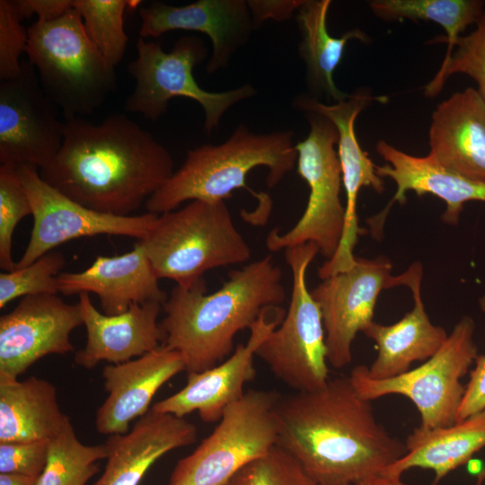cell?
Listing matches in <instances>:
<instances>
[{
  "instance_id": "obj_1",
  "label": "cell",
  "mask_w": 485,
  "mask_h": 485,
  "mask_svg": "<svg viewBox=\"0 0 485 485\" xmlns=\"http://www.w3.org/2000/svg\"><path fill=\"white\" fill-rule=\"evenodd\" d=\"M275 417L277 445L319 485H357L407 453L405 443L377 421L371 401L358 394L349 376L280 396Z\"/></svg>"
},
{
  "instance_id": "obj_2",
  "label": "cell",
  "mask_w": 485,
  "mask_h": 485,
  "mask_svg": "<svg viewBox=\"0 0 485 485\" xmlns=\"http://www.w3.org/2000/svg\"><path fill=\"white\" fill-rule=\"evenodd\" d=\"M64 140L41 179L75 202L129 216L173 174L170 152L124 113L93 124L65 119Z\"/></svg>"
},
{
  "instance_id": "obj_3",
  "label": "cell",
  "mask_w": 485,
  "mask_h": 485,
  "mask_svg": "<svg viewBox=\"0 0 485 485\" xmlns=\"http://www.w3.org/2000/svg\"><path fill=\"white\" fill-rule=\"evenodd\" d=\"M281 279V269L267 255L232 271L212 294H207L203 278L188 287L176 285L163 304L162 345L181 355L188 373L216 366L232 353L239 331L284 302Z\"/></svg>"
},
{
  "instance_id": "obj_4",
  "label": "cell",
  "mask_w": 485,
  "mask_h": 485,
  "mask_svg": "<svg viewBox=\"0 0 485 485\" xmlns=\"http://www.w3.org/2000/svg\"><path fill=\"white\" fill-rule=\"evenodd\" d=\"M294 132L251 131L243 123L219 145H203L188 151L181 166L146 202L147 212L161 215L186 201H225L234 190L245 188L250 171L265 166L272 188L289 172L297 159Z\"/></svg>"
},
{
  "instance_id": "obj_5",
  "label": "cell",
  "mask_w": 485,
  "mask_h": 485,
  "mask_svg": "<svg viewBox=\"0 0 485 485\" xmlns=\"http://www.w3.org/2000/svg\"><path fill=\"white\" fill-rule=\"evenodd\" d=\"M27 31L29 62L65 119L91 115L116 91L115 66L91 41L76 9L53 21L37 20Z\"/></svg>"
},
{
  "instance_id": "obj_6",
  "label": "cell",
  "mask_w": 485,
  "mask_h": 485,
  "mask_svg": "<svg viewBox=\"0 0 485 485\" xmlns=\"http://www.w3.org/2000/svg\"><path fill=\"white\" fill-rule=\"evenodd\" d=\"M139 241L157 278L181 287L209 269L246 262L251 254L225 201L192 200L158 215Z\"/></svg>"
},
{
  "instance_id": "obj_7",
  "label": "cell",
  "mask_w": 485,
  "mask_h": 485,
  "mask_svg": "<svg viewBox=\"0 0 485 485\" xmlns=\"http://www.w3.org/2000/svg\"><path fill=\"white\" fill-rule=\"evenodd\" d=\"M137 51V57L128 66L136 86L125 101L124 110L150 121L162 117L173 98H189L202 107L203 129L209 136L231 107L257 93L249 84L220 93L201 88L194 78L193 69L205 60L208 49L197 36L180 38L170 52H165L159 43L139 37Z\"/></svg>"
},
{
  "instance_id": "obj_8",
  "label": "cell",
  "mask_w": 485,
  "mask_h": 485,
  "mask_svg": "<svg viewBox=\"0 0 485 485\" xmlns=\"http://www.w3.org/2000/svg\"><path fill=\"white\" fill-rule=\"evenodd\" d=\"M475 322L463 316L439 350L418 367L396 377L374 380L366 366H356L349 378L358 394L373 401L390 394L410 399L418 409L422 429L445 428L457 422L465 385L461 379L478 357Z\"/></svg>"
},
{
  "instance_id": "obj_9",
  "label": "cell",
  "mask_w": 485,
  "mask_h": 485,
  "mask_svg": "<svg viewBox=\"0 0 485 485\" xmlns=\"http://www.w3.org/2000/svg\"><path fill=\"white\" fill-rule=\"evenodd\" d=\"M274 391L250 390L224 411L218 425L179 460L169 485H226L248 463L278 445Z\"/></svg>"
},
{
  "instance_id": "obj_10",
  "label": "cell",
  "mask_w": 485,
  "mask_h": 485,
  "mask_svg": "<svg viewBox=\"0 0 485 485\" xmlns=\"http://www.w3.org/2000/svg\"><path fill=\"white\" fill-rule=\"evenodd\" d=\"M318 252L313 242L285 250L293 278L288 309L256 351L273 375L295 392L318 390L330 380L322 317L306 283L307 269Z\"/></svg>"
},
{
  "instance_id": "obj_11",
  "label": "cell",
  "mask_w": 485,
  "mask_h": 485,
  "mask_svg": "<svg viewBox=\"0 0 485 485\" xmlns=\"http://www.w3.org/2000/svg\"><path fill=\"white\" fill-rule=\"evenodd\" d=\"M308 136L295 145L297 173L309 186L306 207L297 223L287 233L273 229L266 239L270 251L313 242L328 260L335 254L345 223V206L340 199L342 176L335 145L338 131L327 118L305 112Z\"/></svg>"
},
{
  "instance_id": "obj_12",
  "label": "cell",
  "mask_w": 485,
  "mask_h": 485,
  "mask_svg": "<svg viewBox=\"0 0 485 485\" xmlns=\"http://www.w3.org/2000/svg\"><path fill=\"white\" fill-rule=\"evenodd\" d=\"M17 174L30 200L33 225L16 269L25 267L57 246L80 237L123 235L144 239L158 215L117 216L90 209L44 181L39 169L22 164Z\"/></svg>"
},
{
  "instance_id": "obj_13",
  "label": "cell",
  "mask_w": 485,
  "mask_h": 485,
  "mask_svg": "<svg viewBox=\"0 0 485 485\" xmlns=\"http://www.w3.org/2000/svg\"><path fill=\"white\" fill-rule=\"evenodd\" d=\"M386 102L385 96H373L367 90H357L340 101L326 104L306 93L296 96L292 106L304 112H315L331 120L338 131V157L341 168L342 186L346 196L345 223L339 247L331 260L319 268L322 279L350 269L356 258L353 251L358 236L365 231L358 225L357 201L362 187H372L377 193L384 190L376 165L364 151L356 137L355 120L372 101Z\"/></svg>"
},
{
  "instance_id": "obj_14",
  "label": "cell",
  "mask_w": 485,
  "mask_h": 485,
  "mask_svg": "<svg viewBox=\"0 0 485 485\" xmlns=\"http://www.w3.org/2000/svg\"><path fill=\"white\" fill-rule=\"evenodd\" d=\"M57 110L29 61L17 77L0 81V164H49L64 140Z\"/></svg>"
},
{
  "instance_id": "obj_15",
  "label": "cell",
  "mask_w": 485,
  "mask_h": 485,
  "mask_svg": "<svg viewBox=\"0 0 485 485\" xmlns=\"http://www.w3.org/2000/svg\"><path fill=\"white\" fill-rule=\"evenodd\" d=\"M392 267L386 257L356 258L350 269L323 279L311 290L322 313L331 366L340 369L351 362L353 340L373 322L381 291L396 287Z\"/></svg>"
},
{
  "instance_id": "obj_16",
  "label": "cell",
  "mask_w": 485,
  "mask_h": 485,
  "mask_svg": "<svg viewBox=\"0 0 485 485\" xmlns=\"http://www.w3.org/2000/svg\"><path fill=\"white\" fill-rule=\"evenodd\" d=\"M83 323L79 304L57 295H27L0 317V383L18 380L48 355L74 351L71 332Z\"/></svg>"
},
{
  "instance_id": "obj_17",
  "label": "cell",
  "mask_w": 485,
  "mask_h": 485,
  "mask_svg": "<svg viewBox=\"0 0 485 485\" xmlns=\"http://www.w3.org/2000/svg\"><path fill=\"white\" fill-rule=\"evenodd\" d=\"M274 308L265 310L251 325L245 344L237 345L234 353L220 364L199 373H188L185 386L154 403L151 410L180 418L198 411L204 422H218L225 410L243 396L244 385L256 376V351L281 321L279 312L269 318Z\"/></svg>"
},
{
  "instance_id": "obj_18",
  "label": "cell",
  "mask_w": 485,
  "mask_h": 485,
  "mask_svg": "<svg viewBox=\"0 0 485 485\" xmlns=\"http://www.w3.org/2000/svg\"><path fill=\"white\" fill-rule=\"evenodd\" d=\"M139 16L143 39L158 38L174 30L207 35L213 48L206 65L209 75L226 68L255 29L245 0H198L183 6L154 1L139 8Z\"/></svg>"
},
{
  "instance_id": "obj_19",
  "label": "cell",
  "mask_w": 485,
  "mask_h": 485,
  "mask_svg": "<svg viewBox=\"0 0 485 485\" xmlns=\"http://www.w3.org/2000/svg\"><path fill=\"white\" fill-rule=\"evenodd\" d=\"M183 370L181 355L163 345L129 361L105 366L108 396L96 411V430L110 436L128 433L131 421L149 411L157 391Z\"/></svg>"
},
{
  "instance_id": "obj_20",
  "label": "cell",
  "mask_w": 485,
  "mask_h": 485,
  "mask_svg": "<svg viewBox=\"0 0 485 485\" xmlns=\"http://www.w3.org/2000/svg\"><path fill=\"white\" fill-rule=\"evenodd\" d=\"M375 149L389 164L376 166L381 178L388 177L397 185V190L377 215L367 220L372 235L380 239L387 214L394 202L403 205L406 193L413 191L419 196L432 194L445 202L442 221L457 225L465 202L485 201V184L469 180L443 166L429 154L414 156L379 140Z\"/></svg>"
},
{
  "instance_id": "obj_21",
  "label": "cell",
  "mask_w": 485,
  "mask_h": 485,
  "mask_svg": "<svg viewBox=\"0 0 485 485\" xmlns=\"http://www.w3.org/2000/svg\"><path fill=\"white\" fill-rule=\"evenodd\" d=\"M422 265L414 262L402 274L395 277L397 286H406L413 297V308L391 325L369 323L363 333L375 341L377 356L367 375L384 380L403 375L415 361H426L434 356L448 337L445 330L434 325L425 310L421 297Z\"/></svg>"
},
{
  "instance_id": "obj_22",
  "label": "cell",
  "mask_w": 485,
  "mask_h": 485,
  "mask_svg": "<svg viewBox=\"0 0 485 485\" xmlns=\"http://www.w3.org/2000/svg\"><path fill=\"white\" fill-rule=\"evenodd\" d=\"M78 298L87 340L75 355L77 366L92 369L101 361L127 362L163 343L165 334L158 322L162 304H136L123 313L107 315L95 308L90 294L81 293Z\"/></svg>"
},
{
  "instance_id": "obj_23",
  "label": "cell",
  "mask_w": 485,
  "mask_h": 485,
  "mask_svg": "<svg viewBox=\"0 0 485 485\" xmlns=\"http://www.w3.org/2000/svg\"><path fill=\"white\" fill-rule=\"evenodd\" d=\"M57 279L58 290L65 295H97L101 310L107 315L123 313L136 304H163L168 297L159 286L140 241L128 252L98 256L86 269L62 272Z\"/></svg>"
},
{
  "instance_id": "obj_24",
  "label": "cell",
  "mask_w": 485,
  "mask_h": 485,
  "mask_svg": "<svg viewBox=\"0 0 485 485\" xmlns=\"http://www.w3.org/2000/svg\"><path fill=\"white\" fill-rule=\"evenodd\" d=\"M429 155L445 168L485 184V101L468 87L432 113Z\"/></svg>"
},
{
  "instance_id": "obj_25",
  "label": "cell",
  "mask_w": 485,
  "mask_h": 485,
  "mask_svg": "<svg viewBox=\"0 0 485 485\" xmlns=\"http://www.w3.org/2000/svg\"><path fill=\"white\" fill-rule=\"evenodd\" d=\"M197 436L196 426L184 418L150 410L128 433L106 440V466L93 485H139L159 458L194 444Z\"/></svg>"
},
{
  "instance_id": "obj_26",
  "label": "cell",
  "mask_w": 485,
  "mask_h": 485,
  "mask_svg": "<svg viewBox=\"0 0 485 485\" xmlns=\"http://www.w3.org/2000/svg\"><path fill=\"white\" fill-rule=\"evenodd\" d=\"M405 445L407 453L383 473L401 477L411 468L428 469L435 473L432 485H437L485 447V410L449 427L416 428L406 438Z\"/></svg>"
},
{
  "instance_id": "obj_27",
  "label": "cell",
  "mask_w": 485,
  "mask_h": 485,
  "mask_svg": "<svg viewBox=\"0 0 485 485\" xmlns=\"http://www.w3.org/2000/svg\"><path fill=\"white\" fill-rule=\"evenodd\" d=\"M70 422L48 380L0 383V443L50 440Z\"/></svg>"
},
{
  "instance_id": "obj_28",
  "label": "cell",
  "mask_w": 485,
  "mask_h": 485,
  "mask_svg": "<svg viewBox=\"0 0 485 485\" xmlns=\"http://www.w3.org/2000/svg\"><path fill=\"white\" fill-rule=\"evenodd\" d=\"M331 0H304L295 14L301 34L299 56L305 65L306 85L310 97L319 101L324 97L333 103L345 100L349 94L340 91L333 73L340 63L348 40L367 41L366 34L356 28L341 37L330 35L327 15Z\"/></svg>"
},
{
  "instance_id": "obj_29",
  "label": "cell",
  "mask_w": 485,
  "mask_h": 485,
  "mask_svg": "<svg viewBox=\"0 0 485 485\" xmlns=\"http://www.w3.org/2000/svg\"><path fill=\"white\" fill-rule=\"evenodd\" d=\"M372 13L387 22L431 21L441 25L446 32L448 57L454 49L460 34L483 14L485 2L481 0H373Z\"/></svg>"
},
{
  "instance_id": "obj_30",
  "label": "cell",
  "mask_w": 485,
  "mask_h": 485,
  "mask_svg": "<svg viewBox=\"0 0 485 485\" xmlns=\"http://www.w3.org/2000/svg\"><path fill=\"white\" fill-rule=\"evenodd\" d=\"M107 457L105 443L83 444L70 422L49 440L47 463L37 485H85L100 471L96 463Z\"/></svg>"
},
{
  "instance_id": "obj_31",
  "label": "cell",
  "mask_w": 485,
  "mask_h": 485,
  "mask_svg": "<svg viewBox=\"0 0 485 485\" xmlns=\"http://www.w3.org/2000/svg\"><path fill=\"white\" fill-rule=\"evenodd\" d=\"M139 0H73L91 41L105 59L116 67L127 50L128 36L124 30V14L135 9Z\"/></svg>"
},
{
  "instance_id": "obj_32",
  "label": "cell",
  "mask_w": 485,
  "mask_h": 485,
  "mask_svg": "<svg viewBox=\"0 0 485 485\" xmlns=\"http://www.w3.org/2000/svg\"><path fill=\"white\" fill-rule=\"evenodd\" d=\"M454 47L456 48L445 57L439 70L425 86L424 95L435 98L450 75L461 73L477 83V91L485 101V12L476 22L475 30L466 36H461Z\"/></svg>"
},
{
  "instance_id": "obj_33",
  "label": "cell",
  "mask_w": 485,
  "mask_h": 485,
  "mask_svg": "<svg viewBox=\"0 0 485 485\" xmlns=\"http://www.w3.org/2000/svg\"><path fill=\"white\" fill-rule=\"evenodd\" d=\"M66 265L64 255L50 251L32 263L12 271L0 273V308L8 303L27 295H57V276Z\"/></svg>"
},
{
  "instance_id": "obj_34",
  "label": "cell",
  "mask_w": 485,
  "mask_h": 485,
  "mask_svg": "<svg viewBox=\"0 0 485 485\" xmlns=\"http://www.w3.org/2000/svg\"><path fill=\"white\" fill-rule=\"evenodd\" d=\"M16 168L0 164V268L4 271L16 269L12 256L13 231L23 217L32 213Z\"/></svg>"
},
{
  "instance_id": "obj_35",
  "label": "cell",
  "mask_w": 485,
  "mask_h": 485,
  "mask_svg": "<svg viewBox=\"0 0 485 485\" xmlns=\"http://www.w3.org/2000/svg\"><path fill=\"white\" fill-rule=\"evenodd\" d=\"M226 485H319L287 452L276 445L238 471Z\"/></svg>"
},
{
  "instance_id": "obj_36",
  "label": "cell",
  "mask_w": 485,
  "mask_h": 485,
  "mask_svg": "<svg viewBox=\"0 0 485 485\" xmlns=\"http://www.w3.org/2000/svg\"><path fill=\"white\" fill-rule=\"evenodd\" d=\"M12 0L0 1V81L17 77L22 70L21 55L26 52L28 31Z\"/></svg>"
},
{
  "instance_id": "obj_37",
  "label": "cell",
  "mask_w": 485,
  "mask_h": 485,
  "mask_svg": "<svg viewBox=\"0 0 485 485\" xmlns=\"http://www.w3.org/2000/svg\"><path fill=\"white\" fill-rule=\"evenodd\" d=\"M49 440L0 443V473L39 478L48 460Z\"/></svg>"
},
{
  "instance_id": "obj_38",
  "label": "cell",
  "mask_w": 485,
  "mask_h": 485,
  "mask_svg": "<svg viewBox=\"0 0 485 485\" xmlns=\"http://www.w3.org/2000/svg\"><path fill=\"white\" fill-rule=\"evenodd\" d=\"M485 313V295L479 300ZM457 413V422L485 410V355H478Z\"/></svg>"
},
{
  "instance_id": "obj_39",
  "label": "cell",
  "mask_w": 485,
  "mask_h": 485,
  "mask_svg": "<svg viewBox=\"0 0 485 485\" xmlns=\"http://www.w3.org/2000/svg\"><path fill=\"white\" fill-rule=\"evenodd\" d=\"M304 2V0H249L247 4L256 27L268 20H289Z\"/></svg>"
},
{
  "instance_id": "obj_40",
  "label": "cell",
  "mask_w": 485,
  "mask_h": 485,
  "mask_svg": "<svg viewBox=\"0 0 485 485\" xmlns=\"http://www.w3.org/2000/svg\"><path fill=\"white\" fill-rule=\"evenodd\" d=\"M20 17L30 19L33 14L38 21H53L73 7V0H12Z\"/></svg>"
},
{
  "instance_id": "obj_41",
  "label": "cell",
  "mask_w": 485,
  "mask_h": 485,
  "mask_svg": "<svg viewBox=\"0 0 485 485\" xmlns=\"http://www.w3.org/2000/svg\"><path fill=\"white\" fill-rule=\"evenodd\" d=\"M357 485H407L401 476L380 473L366 478Z\"/></svg>"
},
{
  "instance_id": "obj_42",
  "label": "cell",
  "mask_w": 485,
  "mask_h": 485,
  "mask_svg": "<svg viewBox=\"0 0 485 485\" xmlns=\"http://www.w3.org/2000/svg\"><path fill=\"white\" fill-rule=\"evenodd\" d=\"M38 478L20 474L0 473V485H37Z\"/></svg>"
},
{
  "instance_id": "obj_43",
  "label": "cell",
  "mask_w": 485,
  "mask_h": 485,
  "mask_svg": "<svg viewBox=\"0 0 485 485\" xmlns=\"http://www.w3.org/2000/svg\"><path fill=\"white\" fill-rule=\"evenodd\" d=\"M466 464L467 470L471 474L479 476L484 470L483 463L479 459L472 458L467 462Z\"/></svg>"
},
{
  "instance_id": "obj_44",
  "label": "cell",
  "mask_w": 485,
  "mask_h": 485,
  "mask_svg": "<svg viewBox=\"0 0 485 485\" xmlns=\"http://www.w3.org/2000/svg\"><path fill=\"white\" fill-rule=\"evenodd\" d=\"M484 479H485V468L483 472L478 476L479 483L481 482V481Z\"/></svg>"
}]
</instances>
